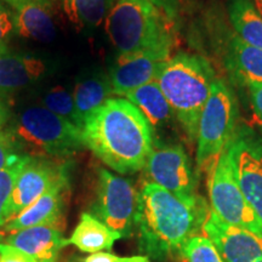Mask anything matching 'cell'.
Returning a JSON list of instances; mask_svg holds the SVG:
<instances>
[{
	"label": "cell",
	"mask_w": 262,
	"mask_h": 262,
	"mask_svg": "<svg viewBox=\"0 0 262 262\" xmlns=\"http://www.w3.org/2000/svg\"><path fill=\"white\" fill-rule=\"evenodd\" d=\"M209 211L202 196L181 198L156 183L145 182L139 192L135 220L140 251L157 262L179 254L187 239L203 231Z\"/></svg>",
	"instance_id": "obj_1"
},
{
	"label": "cell",
	"mask_w": 262,
	"mask_h": 262,
	"mask_svg": "<svg viewBox=\"0 0 262 262\" xmlns=\"http://www.w3.org/2000/svg\"><path fill=\"white\" fill-rule=\"evenodd\" d=\"M84 147L119 173L145 168L153 149V133L126 98H110L86 118L81 127Z\"/></svg>",
	"instance_id": "obj_2"
},
{
	"label": "cell",
	"mask_w": 262,
	"mask_h": 262,
	"mask_svg": "<svg viewBox=\"0 0 262 262\" xmlns=\"http://www.w3.org/2000/svg\"><path fill=\"white\" fill-rule=\"evenodd\" d=\"M217 79L205 57L179 52L165 62L157 83L191 141H195L199 119L212 85Z\"/></svg>",
	"instance_id": "obj_3"
},
{
	"label": "cell",
	"mask_w": 262,
	"mask_h": 262,
	"mask_svg": "<svg viewBox=\"0 0 262 262\" xmlns=\"http://www.w3.org/2000/svg\"><path fill=\"white\" fill-rule=\"evenodd\" d=\"M118 57L149 50H172L175 26L172 14L152 3L118 0L104 21Z\"/></svg>",
	"instance_id": "obj_4"
},
{
	"label": "cell",
	"mask_w": 262,
	"mask_h": 262,
	"mask_svg": "<svg viewBox=\"0 0 262 262\" xmlns=\"http://www.w3.org/2000/svg\"><path fill=\"white\" fill-rule=\"evenodd\" d=\"M238 102L231 86L217 78L199 119L196 133V165L210 171L237 131Z\"/></svg>",
	"instance_id": "obj_5"
},
{
	"label": "cell",
	"mask_w": 262,
	"mask_h": 262,
	"mask_svg": "<svg viewBox=\"0 0 262 262\" xmlns=\"http://www.w3.org/2000/svg\"><path fill=\"white\" fill-rule=\"evenodd\" d=\"M208 191L211 210L219 217L262 238V221L242 192L228 145L209 171Z\"/></svg>",
	"instance_id": "obj_6"
},
{
	"label": "cell",
	"mask_w": 262,
	"mask_h": 262,
	"mask_svg": "<svg viewBox=\"0 0 262 262\" xmlns=\"http://www.w3.org/2000/svg\"><path fill=\"white\" fill-rule=\"evenodd\" d=\"M18 139L54 157H68L84 147L81 129L45 107H29L17 123Z\"/></svg>",
	"instance_id": "obj_7"
},
{
	"label": "cell",
	"mask_w": 262,
	"mask_h": 262,
	"mask_svg": "<svg viewBox=\"0 0 262 262\" xmlns=\"http://www.w3.org/2000/svg\"><path fill=\"white\" fill-rule=\"evenodd\" d=\"M139 192L129 180L113 175L106 169L98 170L96 199L93 215L107 227L130 237L135 227Z\"/></svg>",
	"instance_id": "obj_8"
},
{
	"label": "cell",
	"mask_w": 262,
	"mask_h": 262,
	"mask_svg": "<svg viewBox=\"0 0 262 262\" xmlns=\"http://www.w3.org/2000/svg\"><path fill=\"white\" fill-rule=\"evenodd\" d=\"M145 171L149 181L181 198L196 196V175L187 153L179 145H157L147 159Z\"/></svg>",
	"instance_id": "obj_9"
},
{
	"label": "cell",
	"mask_w": 262,
	"mask_h": 262,
	"mask_svg": "<svg viewBox=\"0 0 262 262\" xmlns=\"http://www.w3.org/2000/svg\"><path fill=\"white\" fill-rule=\"evenodd\" d=\"M228 146L242 192L262 221V141L248 127H239Z\"/></svg>",
	"instance_id": "obj_10"
},
{
	"label": "cell",
	"mask_w": 262,
	"mask_h": 262,
	"mask_svg": "<svg viewBox=\"0 0 262 262\" xmlns=\"http://www.w3.org/2000/svg\"><path fill=\"white\" fill-rule=\"evenodd\" d=\"M64 181H68L64 166L47 159L29 157L5 206L6 224L51 188Z\"/></svg>",
	"instance_id": "obj_11"
},
{
	"label": "cell",
	"mask_w": 262,
	"mask_h": 262,
	"mask_svg": "<svg viewBox=\"0 0 262 262\" xmlns=\"http://www.w3.org/2000/svg\"><path fill=\"white\" fill-rule=\"evenodd\" d=\"M203 232L211 239L226 262H262V238L227 224L211 209Z\"/></svg>",
	"instance_id": "obj_12"
},
{
	"label": "cell",
	"mask_w": 262,
	"mask_h": 262,
	"mask_svg": "<svg viewBox=\"0 0 262 262\" xmlns=\"http://www.w3.org/2000/svg\"><path fill=\"white\" fill-rule=\"evenodd\" d=\"M170 57L171 50L168 49L118 57L110 75L113 94L126 96L131 91L157 80L159 72Z\"/></svg>",
	"instance_id": "obj_13"
},
{
	"label": "cell",
	"mask_w": 262,
	"mask_h": 262,
	"mask_svg": "<svg viewBox=\"0 0 262 262\" xmlns=\"http://www.w3.org/2000/svg\"><path fill=\"white\" fill-rule=\"evenodd\" d=\"M68 181L61 182L41 195L4 226L5 233H15L35 226H54L64 229V208Z\"/></svg>",
	"instance_id": "obj_14"
},
{
	"label": "cell",
	"mask_w": 262,
	"mask_h": 262,
	"mask_svg": "<svg viewBox=\"0 0 262 262\" xmlns=\"http://www.w3.org/2000/svg\"><path fill=\"white\" fill-rule=\"evenodd\" d=\"M5 244L19 249L38 262H56L61 249L68 245L63 229L54 226H35L10 233Z\"/></svg>",
	"instance_id": "obj_15"
},
{
	"label": "cell",
	"mask_w": 262,
	"mask_h": 262,
	"mask_svg": "<svg viewBox=\"0 0 262 262\" xmlns=\"http://www.w3.org/2000/svg\"><path fill=\"white\" fill-rule=\"evenodd\" d=\"M224 61L235 83L248 88L262 84V50L248 44L235 33L229 34L225 42Z\"/></svg>",
	"instance_id": "obj_16"
},
{
	"label": "cell",
	"mask_w": 262,
	"mask_h": 262,
	"mask_svg": "<svg viewBox=\"0 0 262 262\" xmlns=\"http://www.w3.org/2000/svg\"><path fill=\"white\" fill-rule=\"evenodd\" d=\"M14 33L40 42H50L55 39L56 29L48 6L38 3H25L12 8Z\"/></svg>",
	"instance_id": "obj_17"
},
{
	"label": "cell",
	"mask_w": 262,
	"mask_h": 262,
	"mask_svg": "<svg viewBox=\"0 0 262 262\" xmlns=\"http://www.w3.org/2000/svg\"><path fill=\"white\" fill-rule=\"evenodd\" d=\"M125 97L145 117L152 133L153 130L165 127L176 119L172 108L156 80L131 91Z\"/></svg>",
	"instance_id": "obj_18"
},
{
	"label": "cell",
	"mask_w": 262,
	"mask_h": 262,
	"mask_svg": "<svg viewBox=\"0 0 262 262\" xmlns=\"http://www.w3.org/2000/svg\"><path fill=\"white\" fill-rule=\"evenodd\" d=\"M45 72V64L39 58L14 55L9 51L0 54V91L21 89L38 80Z\"/></svg>",
	"instance_id": "obj_19"
},
{
	"label": "cell",
	"mask_w": 262,
	"mask_h": 262,
	"mask_svg": "<svg viewBox=\"0 0 262 262\" xmlns=\"http://www.w3.org/2000/svg\"><path fill=\"white\" fill-rule=\"evenodd\" d=\"M118 239H122V235L107 227L93 214L84 212L67 243L77 247L83 253L96 254L110 250Z\"/></svg>",
	"instance_id": "obj_20"
},
{
	"label": "cell",
	"mask_w": 262,
	"mask_h": 262,
	"mask_svg": "<svg viewBox=\"0 0 262 262\" xmlns=\"http://www.w3.org/2000/svg\"><path fill=\"white\" fill-rule=\"evenodd\" d=\"M111 95H113L111 80L103 75L88 77L78 81L73 91V98L81 124L110 100Z\"/></svg>",
	"instance_id": "obj_21"
},
{
	"label": "cell",
	"mask_w": 262,
	"mask_h": 262,
	"mask_svg": "<svg viewBox=\"0 0 262 262\" xmlns=\"http://www.w3.org/2000/svg\"><path fill=\"white\" fill-rule=\"evenodd\" d=\"M228 18L235 34L262 50V17L249 0H229Z\"/></svg>",
	"instance_id": "obj_22"
},
{
	"label": "cell",
	"mask_w": 262,
	"mask_h": 262,
	"mask_svg": "<svg viewBox=\"0 0 262 262\" xmlns=\"http://www.w3.org/2000/svg\"><path fill=\"white\" fill-rule=\"evenodd\" d=\"M114 0H62V8L72 24L79 28H96L106 21Z\"/></svg>",
	"instance_id": "obj_23"
},
{
	"label": "cell",
	"mask_w": 262,
	"mask_h": 262,
	"mask_svg": "<svg viewBox=\"0 0 262 262\" xmlns=\"http://www.w3.org/2000/svg\"><path fill=\"white\" fill-rule=\"evenodd\" d=\"M180 256L186 262H226L211 239L205 234H195L185 242Z\"/></svg>",
	"instance_id": "obj_24"
},
{
	"label": "cell",
	"mask_w": 262,
	"mask_h": 262,
	"mask_svg": "<svg viewBox=\"0 0 262 262\" xmlns=\"http://www.w3.org/2000/svg\"><path fill=\"white\" fill-rule=\"evenodd\" d=\"M44 107L56 116L75 124L80 129L83 127V124L75 110L73 94L68 93L67 90L62 88H55L49 91L44 97Z\"/></svg>",
	"instance_id": "obj_25"
},
{
	"label": "cell",
	"mask_w": 262,
	"mask_h": 262,
	"mask_svg": "<svg viewBox=\"0 0 262 262\" xmlns=\"http://www.w3.org/2000/svg\"><path fill=\"white\" fill-rule=\"evenodd\" d=\"M29 156H25L17 163L0 170V204L4 206V208L8 204L10 195H11L12 191H14L15 183L17 181L19 173H21L22 169L25 168Z\"/></svg>",
	"instance_id": "obj_26"
},
{
	"label": "cell",
	"mask_w": 262,
	"mask_h": 262,
	"mask_svg": "<svg viewBox=\"0 0 262 262\" xmlns=\"http://www.w3.org/2000/svg\"><path fill=\"white\" fill-rule=\"evenodd\" d=\"M25 156L18 153L17 146L11 136L5 133L0 134V170L17 163Z\"/></svg>",
	"instance_id": "obj_27"
},
{
	"label": "cell",
	"mask_w": 262,
	"mask_h": 262,
	"mask_svg": "<svg viewBox=\"0 0 262 262\" xmlns=\"http://www.w3.org/2000/svg\"><path fill=\"white\" fill-rule=\"evenodd\" d=\"M14 33L11 12L8 11L0 3V54L8 51V41Z\"/></svg>",
	"instance_id": "obj_28"
},
{
	"label": "cell",
	"mask_w": 262,
	"mask_h": 262,
	"mask_svg": "<svg viewBox=\"0 0 262 262\" xmlns=\"http://www.w3.org/2000/svg\"><path fill=\"white\" fill-rule=\"evenodd\" d=\"M83 262H152L145 255H136V256H117L110 253H96L84 258Z\"/></svg>",
	"instance_id": "obj_29"
},
{
	"label": "cell",
	"mask_w": 262,
	"mask_h": 262,
	"mask_svg": "<svg viewBox=\"0 0 262 262\" xmlns=\"http://www.w3.org/2000/svg\"><path fill=\"white\" fill-rule=\"evenodd\" d=\"M0 262H38L12 245L0 243Z\"/></svg>",
	"instance_id": "obj_30"
},
{
	"label": "cell",
	"mask_w": 262,
	"mask_h": 262,
	"mask_svg": "<svg viewBox=\"0 0 262 262\" xmlns=\"http://www.w3.org/2000/svg\"><path fill=\"white\" fill-rule=\"evenodd\" d=\"M248 89L255 118H256L258 126L262 130V84L253 85V86H249Z\"/></svg>",
	"instance_id": "obj_31"
},
{
	"label": "cell",
	"mask_w": 262,
	"mask_h": 262,
	"mask_svg": "<svg viewBox=\"0 0 262 262\" xmlns=\"http://www.w3.org/2000/svg\"><path fill=\"white\" fill-rule=\"evenodd\" d=\"M5 3H8V4L11 6V8H15V6H18L21 4H25V3H38V4H41V5H45V6H49V0H4Z\"/></svg>",
	"instance_id": "obj_32"
},
{
	"label": "cell",
	"mask_w": 262,
	"mask_h": 262,
	"mask_svg": "<svg viewBox=\"0 0 262 262\" xmlns=\"http://www.w3.org/2000/svg\"><path fill=\"white\" fill-rule=\"evenodd\" d=\"M135 2H147V3H152V4L159 6V8H162V9H165L166 11L171 12V14H172L171 6L169 5V0H135Z\"/></svg>",
	"instance_id": "obj_33"
},
{
	"label": "cell",
	"mask_w": 262,
	"mask_h": 262,
	"mask_svg": "<svg viewBox=\"0 0 262 262\" xmlns=\"http://www.w3.org/2000/svg\"><path fill=\"white\" fill-rule=\"evenodd\" d=\"M6 224L5 221V208L3 206L2 204H0V242L4 239V226Z\"/></svg>",
	"instance_id": "obj_34"
},
{
	"label": "cell",
	"mask_w": 262,
	"mask_h": 262,
	"mask_svg": "<svg viewBox=\"0 0 262 262\" xmlns=\"http://www.w3.org/2000/svg\"><path fill=\"white\" fill-rule=\"evenodd\" d=\"M6 122H8V111H6L4 104L0 102V134L3 133V127H4Z\"/></svg>",
	"instance_id": "obj_35"
},
{
	"label": "cell",
	"mask_w": 262,
	"mask_h": 262,
	"mask_svg": "<svg viewBox=\"0 0 262 262\" xmlns=\"http://www.w3.org/2000/svg\"><path fill=\"white\" fill-rule=\"evenodd\" d=\"M249 2L253 4L255 10L257 11V14L262 17V0H249Z\"/></svg>",
	"instance_id": "obj_36"
}]
</instances>
